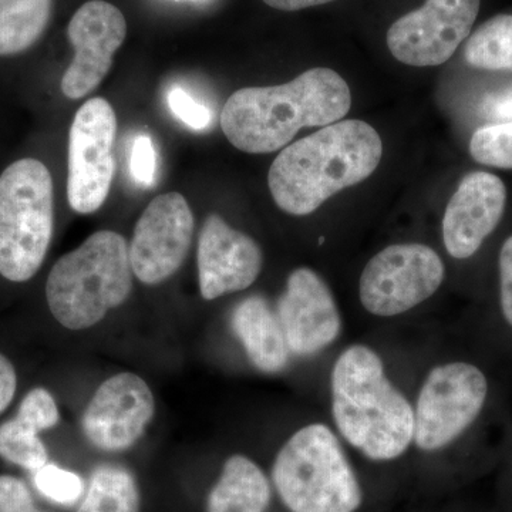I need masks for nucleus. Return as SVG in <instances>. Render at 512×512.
Listing matches in <instances>:
<instances>
[{"mask_svg":"<svg viewBox=\"0 0 512 512\" xmlns=\"http://www.w3.org/2000/svg\"><path fill=\"white\" fill-rule=\"evenodd\" d=\"M330 413L343 443L373 463L399 460L413 447V403L390 379L379 352L363 343L333 362Z\"/></svg>","mask_w":512,"mask_h":512,"instance_id":"nucleus-1","label":"nucleus"},{"mask_svg":"<svg viewBox=\"0 0 512 512\" xmlns=\"http://www.w3.org/2000/svg\"><path fill=\"white\" fill-rule=\"evenodd\" d=\"M350 107L345 79L335 70L315 67L279 86L238 90L222 109L221 127L238 150L269 154L288 146L301 128L338 123Z\"/></svg>","mask_w":512,"mask_h":512,"instance_id":"nucleus-2","label":"nucleus"},{"mask_svg":"<svg viewBox=\"0 0 512 512\" xmlns=\"http://www.w3.org/2000/svg\"><path fill=\"white\" fill-rule=\"evenodd\" d=\"M382 156L375 128L365 121L340 120L285 147L269 170V190L282 211L305 217L369 178Z\"/></svg>","mask_w":512,"mask_h":512,"instance_id":"nucleus-3","label":"nucleus"},{"mask_svg":"<svg viewBox=\"0 0 512 512\" xmlns=\"http://www.w3.org/2000/svg\"><path fill=\"white\" fill-rule=\"evenodd\" d=\"M272 484L289 512H357L365 501L342 439L320 421L305 424L279 448Z\"/></svg>","mask_w":512,"mask_h":512,"instance_id":"nucleus-4","label":"nucleus"},{"mask_svg":"<svg viewBox=\"0 0 512 512\" xmlns=\"http://www.w3.org/2000/svg\"><path fill=\"white\" fill-rule=\"evenodd\" d=\"M133 275L126 239L107 229L96 232L53 265L46 282L47 305L64 328H92L127 301Z\"/></svg>","mask_w":512,"mask_h":512,"instance_id":"nucleus-5","label":"nucleus"},{"mask_svg":"<svg viewBox=\"0 0 512 512\" xmlns=\"http://www.w3.org/2000/svg\"><path fill=\"white\" fill-rule=\"evenodd\" d=\"M55 229V184L39 158L23 157L0 173V276L28 282L45 261Z\"/></svg>","mask_w":512,"mask_h":512,"instance_id":"nucleus-6","label":"nucleus"},{"mask_svg":"<svg viewBox=\"0 0 512 512\" xmlns=\"http://www.w3.org/2000/svg\"><path fill=\"white\" fill-rule=\"evenodd\" d=\"M488 390L487 376L473 363L431 367L413 403V447L436 454L456 443L480 417Z\"/></svg>","mask_w":512,"mask_h":512,"instance_id":"nucleus-7","label":"nucleus"},{"mask_svg":"<svg viewBox=\"0 0 512 512\" xmlns=\"http://www.w3.org/2000/svg\"><path fill=\"white\" fill-rule=\"evenodd\" d=\"M444 278L443 259L429 245H390L377 252L363 269L360 303L375 318H397L433 298Z\"/></svg>","mask_w":512,"mask_h":512,"instance_id":"nucleus-8","label":"nucleus"},{"mask_svg":"<svg viewBox=\"0 0 512 512\" xmlns=\"http://www.w3.org/2000/svg\"><path fill=\"white\" fill-rule=\"evenodd\" d=\"M116 134V113L106 99L94 97L77 110L69 131L67 200L79 214H93L109 197Z\"/></svg>","mask_w":512,"mask_h":512,"instance_id":"nucleus-9","label":"nucleus"},{"mask_svg":"<svg viewBox=\"0 0 512 512\" xmlns=\"http://www.w3.org/2000/svg\"><path fill=\"white\" fill-rule=\"evenodd\" d=\"M481 0H426L420 9L397 19L387 32L394 59L414 67L446 63L467 39Z\"/></svg>","mask_w":512,"mask_h":512,"instance_id":"nucleus-10","label":"nucleus"},{"mask_svg":"<svg viewBox=\"0 0 512 512\" xmlns=\"http://www.w3.org/2000/svg\"><path fill=\"white\" fill-rule=\"evenodd\" d=\"M194 232V215L180 192L158 195L148 204L128 247L138 281L158 285L184 264Z\"/></svg>","mask_w":512,"mask_h":512,"instance_id":"nucleus-11","label":"nucleus"},{"mask_svg":"<svg viewBox=\"0 0 512 512\" xmlns=\"http://www.w3.org/2000/svg\"><path fill=\"white\" fill-rule=\"evenodd\" d=\"M126 36V18L106 0H89L76 10L67 26L74 57L60 83L67 99H83L100 86Z\"/></svg>","mask_w":512,"mask_h":512,"instance_id":"nucleus-12","label":"nucleus"},{"mask_svg":"<svg viewBox=\"0 0 512 512\" xmlns=\"http://www.w3.org/2000/svg\"><path fill=\"white\" fill-rule=\"evenodd\" d=\"M275 312L291 355L301 359L320 355L343 332L338 302L322 276L311 268L291 272Z\"/></svg>","mask_w":512,"mask_h":512,"instance_id":"nucleus-13","label":"nucleus"},{"mask_svg":"<svg viewBox=\"0 0 512 512\" xmlns=\"http://www.w3.org/2000/svg\"><path fill=\"white\" fill-rule=\"evenodd\" d=\"M156 412L148 384L134 373H120L106 380L83 416V430L94 447L123 451L136 444Z\"/></svg>","mask_w":512,"mask_h":512,"instance_id":"nucleus-14","label":"nucleus"},{"mask_svg":"<svg viewBox=\"0 0 512 512\" xmlns=\"http://www.w3.org/2000/svg\"><path fill=\"white\" fill-rule=\"evenodd\" d=\"M197 261L205 301L245 291L254 285L264 264L255 239L229 227L218 214H211L202 225Z\"/></svg>","mask_w":512,"mask_h":512,"instance_id":"nucleus-15","label":"nucleus"},{"mask_svg":"<svg viewBox=\"0 0 512 512\" xmlns=\"http://www.w3.org/2000/svg\"><path fill=\"white\" fill-rule=\"evenodd\" d=\"M507 190L497 175L476 171L463 178L448 201L441 232L448 255L471 258L500 224Z\"/></svg>","mask_w":512,"mask_h":512,"instance_id":"nucleus-16","label":"nucleus"},{"mask_svg":"<svg viewBox=\"0 0 512 512\" xmlns=\"http://www.w3.org/2000/svg\"><path fill=\"white\" fill-rule=\"evenodd\" d=\"M232 330L249 362L266 375L282 372L289 365L291 350L274 309L261 296H249L235 306Z\"/></svg>","mask_w":512,"mask_h":512,"instance_id":"nucleus-17","label":"nucleus"},{"mask_svg":"<svg viewBox=\"0 0 512 512\" xmlns=\"http://www.w3.org/2000/svg\"><path fill=\"white\" fill-rule=\"evenodd\" d=\"M271 501L272 484L264 470L244 454H234L208 495L207 512H268Z\"/></svg>","mask_w":512,"mask_h":512,"instance_id":"nucleus-18","label":"nucleus"},{"mask_svg":"<svg viewBox=\"0 0 512 512\" xmlns=\"http://www.w3.org/2000/svg\"><path fill=\"white\" fill-rule=\"evenodd\" d=\"M55 0H0V57L29 52L49 28Z\"/></svg>","mask_w":512,"mask_h":512,"instance_id":"nucleus-19","label":"nucleus"},{"mask_svg":"<svg viewBox=\"0 0 512 512\" xmlns=\"http://www.w3.org/2000/svg\"><path fill=\"white\" fill-rule=\"evenodd\" d=\"M77 512H140L136 481L124 468H97Z\"/></svg>","mask_w":512,"mask_h":512,"instance_id":"nucleus-20","label":"nucleus"},{"mask_svg":"<svg viewBox=\"0 0 512 512\" xmlns=\"http://www.w3.org/2000/svg\"><path fill=\"white\" fill-rule=\"evenodd\" d=\"M464 59L476 69L511 72L512 15H498L483 23L467 40Z\"/></svg>","mask_w":512,"mask_h":512,"instance_id":"nucleus-21","label":"nucleus"},{"mask_svg":"<svg viewBox=\"0 0 512 512\" xmlns=\"http://www.w3.org/2000/svg\"><path fill=\"white\" fill-rule=\"evenodd\" d=\"M0 457L30 471L46 466L49 460L39 433L16 417L0 426Z\"/></svg>","mask_w":512,"mask_h":512,"instance_id":"nucleus-22","label":"nucleus"},{"mask_svg":"<svg viewBox=\"0 0 512 512\" xmlns=\"http://www.w3.org/2000/svg\"><path fill=\"white\" fill-rule=\"evenodd\" d=\"M477 163L512 170V121L478 128L470 141Z\"/></svg>","mask_w":512,"mask_h":512,"instance_id":"nucleus-23","label":"nucleus"},{"mask_svg":"<svg viewBox=\"0 0 512 512\" xmlns=\"http://www.w3.org/2000/svg\"><path fill=\"white\" fill-rule=\"evenodd\" d=\"M35 485L47 500L60 505H73L83 497L82 477L56 464H46L35 471Z\"/></svg>","mask_w":512,"mask_h":512,"instance_id":"nucleus-24","label":"nucleus"},{"mask_svg":"<svg viewBox=\"0 0 512 512\" xmlns=\"http://www.w3.org/2000/svg\"><path fill=\"white\" fill-rule=\"evenodd\" d=\"M16 419L37 433L52 429L59 423V410L52 394L42 387L30 390L22 400Z\"/></svg>","mask_w":512,"mask_h":512,"instance_id":"nucleus-25","label":"nucleus"},{"mask_svg":"<svg viewBox=\"0 0 512 512\" xmlns=\"http://www.w3.org/2000/svg\"><path fill=\"white\" fill-rule=\"evenodd\" d=\"M130 174L141 187H153L157 175V153L148 134H138L130 151Z\"/></svg>","mask_w":512,"mask_h":512,"instance_id":"nucleus-26","label":"nucleus"},{"mask_svg":"<svg viewBox=\"0 0 512 512\" xmlns=\"http://www.w3.org/2000/svg\"><path fill=\"white\" fill-rule=\"evenodd\" d=\"M168 107L178 120L192 130H204L211 124L212 114L204 104L198 103L190 93L181 87H174L168 93Z\"/></svg>","mask_w":512,"mask_h":512,"instance_id":"nucleus-27","label":"nucleus"},{"mask_svg":"<svg viewBox=\"0 0 512 512\" xmlns=\"http://www.w3.org/2000/svg\"><path fill=\"white\" fill-rule=\"evenodd\" d=\"M0 512H42L19 478L0 476Z\"/></svg>","mask_w":512,"mask_h":512,"instance_id":"nucleus-28","label":"nucleus"},{"mask_svg":"<svg viewBox=\"0 0 512 512\" xmlns=\"http://www.w3.org/2000/svg\"><path fill=\"white\" fill-rule=\"evenodd\" d=\"M498 269H500L501 313L505 322L512 328V235L501 247Z\"/></svg>","mask_w":512,"mask_h":512,"instance_id":"nucleus-29","label":"nucleus"},{"mask_svg":"<svg viewBox=\"0 0 512 512\" xmlns=\"http://www.w3.org/2000/svg\"><path fill=\"white\" fill-rule=\"evenodd\" d=\"M481 114L485 119L500 121H512V86L501 92L488 94L481 104Z\"/></svg>","mask_w":512,"mask_h":512,"instance_id":"nucleus-30","label":"nucleus"},{"mask_svg":"<svg viewBox=\"0 0 512 512\" xmlns=\"http://www.w3.org/2000/svg\"><path fill=\"white\" fill-rule=\"evenodd\" d=\"M16 386H18V377H16L15 367L0 353V414L5 412L12 403Z\"/></svg>","mask_w":512,"mask_h":512,"instance_id":"nucleus-31","label":"nucleus"},{"mask_svg":"<svg viewBox=\"0 0 512 512\" xmlns=\"http://www.w3.org/2000/svg\"><path fill=\"white\" fill-rule=\"evenodd\" d=\"M264 2L274 9L284 10V12H295V10L326 5V3L335 2V0H264Z\"/></svg>","mask_w":512,"mask_h":512,"instance_id":"nucleus-32","label":"nucleus"}]
</instances>
